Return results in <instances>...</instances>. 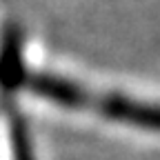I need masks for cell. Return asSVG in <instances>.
<instances>
[{
	"instance_id": "cell-1",
	"label": "cell",
	"mask_w": 160,
	"mask_h": 160,
	"mask_svg": "<svg viewBox=\"0 0 160 160\" xmlns=\"http://www.w3.org/2000/svg\"><path fill=\"white\" fill-rule=\"evenodd\" d=\"M5 80L20 107L160 140V76L98 65L11 38Z\"/></svg>"
},
{
	"instance_id": "cell-2",
	"label": "cell",
	"mask_w": 160,
	"mask_h": 160,
	"mask_svg": "<svg viewBox=\"0 0 160 160\" xmlns=\"http://www.w3.org/2000/svg\"><path fill=\"white\" fill-rule=\"evenodd\" d=\"M0 160H36L22 107L13 100L7 85L0 89Z\"/></svg>"
}]
</instances>
